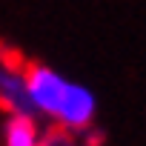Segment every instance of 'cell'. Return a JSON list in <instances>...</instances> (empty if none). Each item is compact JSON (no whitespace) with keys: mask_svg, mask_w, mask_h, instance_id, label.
Listing matches in <instances>:
<instances>
[{"mask_svg":"<svg viewBox=\"0 0 146 146\" xmlns=\"http://www.w3.org/2000/svg\"><path fill=\"white\" fill-rule=\"evenodd\" d=\"M95 112H98V100H95L92 89H86L80 83H69L54 123H60L63 129L80 135L89 126H95Z\"/></svg>","mask_w":146,"mask_h":146,"instance_id":"3957f363","label":"cell"},{"mask_svg":"<svg viewBox=\"0 0 146 146\" xmlns=\"http://www.w3.org/2000/svg\"><path fill=\"white\" fill-rule=\"evenodd\" d=\"M23 80H26V89L37 106V112L49 115L57 120V112H60V103H63V95L69 89V80L60 78L54 69L37 63V60H26V69H23Z\"/></svg>","mask_w":146,"mask_h":146,"instance_id":"7a4b0ae2","label":"cell"},{"mask_svg":"<svg viewBox=\"0 0 146 146\" xmlns=\"http://www.w3.org/2000/svg\"><path fill=\"white\" fill-rule=\"evenodd\" d=\"M26 54L9 43L0 40V109L6 115H23L37 120V106L26 89L23 69H26Z\"/></svg>","mask_w":146,"mask_h":146,"instance_id":"6da1fadb","label":"cell"},{"mask_svg":"<svg viewBox=\"0 0 146 146\" xmlns=\"http://www.w3.org/2000/svg\"><path fill=\"white\" fill-rule=\"evenodd\" d=\"M40 129L35 117L23 115H9L3 123V146H37Z\"/></svg>","mask_w":146,"mask_h":146,"instance_id":"277c9868","label":"cell"},{"mask_svg":"<svg viewBox=\"0 0 146 146\" xmlns=\"http://www.w3.org/2000/svg\"><path fill=\"white\" fill-rule=\"evenodd\" d=\"M80 146H86V143H80Z\"/></svg>","mask_w":146,"mask_h":146,"instance_id":"8992f818","label":"cell"},{"mask_svg":"<svg viewBox=\"0 0 146 146\" xmlns=\"http://www.w3.org/2000/svg\"><path fill=\"white\" fill-rule=\"evenodd\" d=\"M37 146H80V140H78V135H75V132L63 129L60 123H52V126L40 135Z\"/></svg>","mask_w":146,"mask_h":146,"instance_id":"5b68a950","label":"cell"}]
</instances>
